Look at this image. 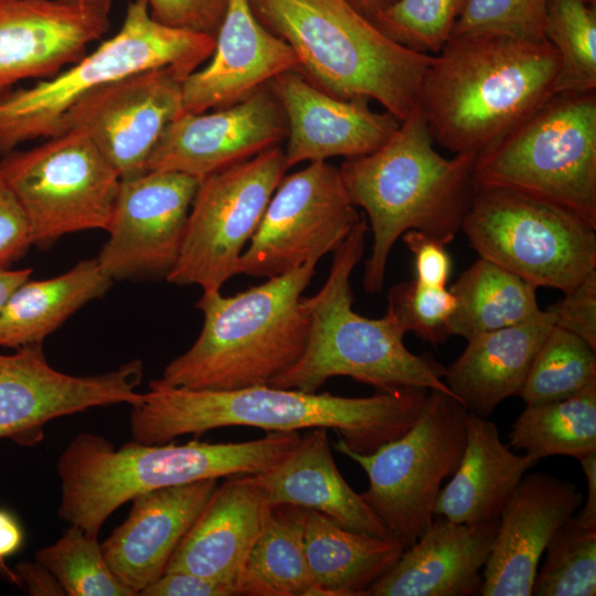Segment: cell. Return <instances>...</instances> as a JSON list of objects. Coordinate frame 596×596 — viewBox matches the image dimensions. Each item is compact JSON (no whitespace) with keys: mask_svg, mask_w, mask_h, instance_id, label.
<instances>
[{"mask_svg":"<svg viewBox=\"0 0 596 596\" xmlns=\"http://www.w3.org/2000/svg\"><path fill=\"white\" fill-rule=\"evenodd\" d=\"M427 390L404 387L368 397L308 393L272 385L213 391L163 386L152 380L131 406L132 440L164 444L228 426L268 432L333 429L347 446L368 454L405 432L418 418Z\"/></svg>","mask_w":596,"mask_h":596,"instance_id":"cell-1","label":"cell"},{"mask_svg":"<svg viewBox=\"0 0 596 596\" xmlns=\"http://www.w3.org/2000/svg\"><path fill=\"white\" fill-rule=\"evenodd\" d=\"M558 67L547 41L451 36L433 56L417 106L434 142L478 156L555 94Z\"/></svg>","mask_w":596,"mask_h":596,"instance_id":"cell-2","label":"cell"},{"mask_svg":"<svg viewBox=\"0 0 596 596\" xmlns=\"http://www.w3.org/2000/svg\"><path fill=\"white\" fill-rule=\"evenodd\" d=\"M301 440L299 432H268L240 443L141 444L116 448L96 433H78L56 461L61 481L57 515L98 535L106 520L135 497L173 486L257 475L283 460Z\"/></svg>","mask_w":596,"mask_h":596,"instance_id":"cell-3","label":"cell"},{"mask_svg":"<svg viewBox=\"0 0 596 596\" xmlns=\"http://www.w3.org/2000/svg\"><path fill=\"white\" fill-rule=\"evenodd\" d=\"M433 143L416 106L380 148L345 159L338 168L373 234L363 276L366 292L382 290L391 249L405 232L417 230L447 245L461 230L473 192L476 156L446 158Z\"/></svg>","mask_w":596,"mask_h":596,"instance_id":"cell-4","label":"cell"},{"mask_svg":"<svg viewBox=\"0 0 596 596\" xmlns=\"http://www.w3.org/2000/svg\"><path fill=\"white\" fill-rule=\"evenodd\" d=\"M317 264L309 262L234 296L203 291L195 305L204 317L198 339L155 381L213 391L269 385L306 348L310 318L301 295Z\"/></svg>","mask_w":596,"mask_h":596,"instance_id":"cell-5","label":"cell"},{"mask_svg":"<svg viewBox=\"0 0 596 596\" xmlns=\"http://www.w3.org/2000/svg\"><path fill=\"white\" fill-rule=\"evenodd\" d=\"M248 1L318 88L343 99H374L400 121L416 108L433 55L395 42L348 0Z\"/></svg>","mask_w":596,"mask_h":596,"instance_id":"cell-6","label":"cell"},{"mask_svg":"<svg viewBox=\"0 0 596 596\" xmlns=\"http://www.w3.org/2000/svg\"><path fill=\"white\" fill-rule=\"evenodd\" d=\"M368 231L362 214L332 252L322 287L313 296L302 297L310 318L306 348L269 385L313 393L330 377L349 376L381 392L418 387L455 398L444 381L446 368L405 347L406 331L394 315L386 310L382 318L370 319L352 309L350 278L363 255Z\"/></svg>","mask_w":596,"mask_h":596,"instance_id":"cell-7","label":"cell"},{"mask_svg":"<svg viewBox=\"0 0 596 596\" xmlns=\"http://www.w3.org/2000/svg\"><path fill=\"white\" fill-rule=\"evenodd\" d=\"M215 38L156 21L147 0L128 2L119 30L55 75L0 99V157L63 132L67 110L92 91L131 74L171 66L185 77L212 55Z\"/></svg>","mask_w":596,"mask_h":596,"instance_id":"cell-8","label":"cell"},{"mask_svg":"<svg viewBox=\"0 0 596 596\" xmlns=\"http://www.w3.org/2000/svg\"><path fill=\"white\" fill-rule=\"evenodd\" d=\"M472 179L565 207L596 228V91L553 94L476 156Z\"/></svg>","mask_w":596,"mask_h":596,"instance_id":"cell-9","label":"cell"},{"mask_svg":"<svg viewBox=\"0 0 596 596\" xmlns=\"http://www.w3.org/2000/svg\"><path fill=\"white\" fill-rule=\"evenodd\" d=\"M461 231L479 257L539 287L570 290L596 269V228L519 191L473 184Z\"/></svg>","mask_w":596,"mask_h":596,"instance_id":"cell-10","label":"cell"},{"mask_svg":"<svg viewBox=\"0 0 596 596\" xmlns=\"http://www.w3.org/2000/svg\"><path fill=\"white\" fill-rule=\"evenodd\" d=\"M468 413L456 398L432 390L416 422L400 437L368 454L350 449L340 437L333 444L365 471L369 487L362 499L405 549L434 521L441 483L464 453Z\"/></svg>","mask_w":596,"mask_h":596,"instance_id":"cell-11","label":"cell"},{"mask_svg":"<svg viewBox=\"0 0 596 596\" xmlns=\"http://www.w3.org/2000/svg\"><path fill=\"white\" fill-rule=\"evenodd\" d=\"M0 175L18 200L38 247L65 234L106 230L120 184L117 170L75 129L0 157Z\"/></svg>","mask_w":596,"mask_h":596,"instance_id":"cell-12","label":"cell"},{"mask_svg":"<svg viewBox=\"0 0 596 596\" xmlns=\"http://www.w3.org/2000/svg\"><path fill=\"white\" fill-rule=\"evenodd\" d=\"M287 170L284 149L275 146L200 180L178 260L166 279L215 291L237 275L240 258Z\"/></svg>","mask_w":596,"mask_h":596,"instance_id":"cell-13","label":"cell"},{"mask_svg":"<svg viewBox=\"0 0 596 596\" xmlns=\"http://www.w3.org/2000/svg\"><path fill=\"white\" fill-rule=\"evenodd\" d=\"M327 161L284 175L237 265V275L272 278L332 253L361 219Z\"/></svg>","mask_w":596,"mask_h":596,"instance_id":"cell-14","label":"cell"},{"mask_svg":"<svg viewBox=\"0 0 596 596\" xmlns=\"http://www.w3.org/2000/svg\"><path fill=\"white\" fill-rule=\"evenodd\" d=\"M200 180L187 173L148 170L120 179L96 258L111 280L166 277L174 267Z\"/></svg>","mask_w":596,"mask_h":596,"instance_id":"cell-15","label":"cell"},{"mask_svg":"<svg viewBox=\"0 0 596 596\" xmlns=\"http://www.w3.org/2000/svg\"><path fill=\"white\" fill-rule=\"evenodd\" d=\"M184 79L175 68L163 66L100 86L67 110L63 132H83L120 179L141 174L167 126L184 113Z\"/></svg>","mask_w":596,"mask_h":596,"instance_id":"cell-16","label":"cell"},{"mask_svg":"<svg viewBox=\"0 0 596 596\" xmlns=\"http://www.w3.org/2000/svg\"><path fill=\"white\" fill-rule=\"evenodd\" d=\"M141 379L139 360L102 374L76 376L52 368L42 344L0 353V439L32 446L41 441L43 427L52 419L93 407L136 405L142 397L136 390Z\"/></svg>","mask_w":596,"mask_h":596,"instance_id":"cell-17","label":"cell"},{"mask_svg":"<svg viewBox=\"0 0 596 596\" xmlns=\"http://www.w3.org/2000/svg\"><path fill=\"white\" fill-rule=\"evenodd\" d=\"M286 136L284 113L266 84L232 106L209 113H183L162 132L147 168L202 180L279 146Z\"/></svg>","mask_w":596,"mask_h":596,"instance_id":"cell-18","label":"cell"},{"mask_svg":"<svg viewBox=\"0 0 596 596\" xmlns=\"http://www.w3.org/2000/svg\"><path fill=\"white\" fill-rule=\"evenodd\" d=\"M109 14L81 0H0V99L77 62L107 32Z\"/></svg>","mask_w":596,"mask_h":596,"instance_id":"cell-19","label":"cell"},{"mask_svg":"<svg viewBox=\"0 0 596 596\" xmlns=\"http://www.w3.org/2000/svg\"><path fill=\"white\" fill-rule=\"evenodd\" d=\"M285 116L288 169L308 161H327L368 155L397 129L389 111H374L369 99H343L310 83L298 71H288L269 83Z\"/></svg>","mask_w":596,"mask_h":596,"instance_id":"cell-20","label":"cell"},{"mask_svg":"<svg viewBox=\"0 0 596 596\" xmlns=\"http://www.w3.org/2000/svg\"><path fill=\"white\" fill-rule=\"evenodd\" d=\"M582 501L576 485L568 480L545 472L525 473L500 511L480 595L532 596L543 552Z\"/></svg>","mask_w":596,"mask_h":596,"instance_id":"cell-21","label":"cell"},{"mask_svg":"<svg viewBox=\"0 0 596 596\" xmlns=\"http://www.w3.org/2000/svg\"><path fill=\"white\" fill-rule=\"evenodd\" d=\"M207 61L183 81L184 113L232 106L276 76L298 71L290 45L258 21L248 0H228Z\"/></svg>","mask_w":596,"mask_h":596,"instance_id":"cell-22","label":"cell"},{"mask_svg":"<svg viewBox=\"0 0 596 596\" xmlns=\"http://www.w3.org/2000/svg\"><path fill=\"white\" fill-rule=\"evenodd\" d=\"M217 486V479H205L145 492L131 500L129 514L100 546L114 575L135 596L164 573Z\"/></svg>","mask_w":596,"mask_h":596,"instance_id":"cell-23","label":"cell"},{"mask_svg":"<svg viewBox=\"0 0 596 596\" xmlns=\"http://www.w3.org/2000/svg\"><path fill=\"white\" fill-rule=\"evenodd\" d=\"M499 519L457 523L439 517L365 596H468L480 594L482 573Z\"/></svg>","mask_w":596,"mask_h":596,"instance_id":"cell-24","label":"cell"},{"mask_svg":"<svg viewBox=\"0 0 596 596\" xmlns=\"http://www.w3.org/2000/svg\"><path fill=\"white\" fill-rule=\"evenodd\" d=\"M268 505L254 475L227 477L174 550L164 572H189L236 589Z\"/></svg>","mask_w":596,"mask_h":596,"instance_id":"cell-25","label":"cell"},{"mask_svg":"<svg viewBox=\"0 0 596 596\" xmlns=\"http://www.w3.org/2000/svg\"><path fill=\"white\" fill-rule=\"evenodd\" d=\"M254 476L269 505L292 504L315 510L350 530L392 538L340 473L326 428H312L283 460Z\"/></svg>","mask_w":596,"mask_h":596,"instance_id":"cell-26","label":"cell"},{"mask_svg":"<svg viewBox=\"0 0 596 596\" xmlns=\"http://www.w3.org/2000/svg\"><path fill=\"white\" fill-rule=\"evenodd\" d=\"M555 326L547 308L526 322L477 334L446 369L445 384L468 412L488 417L504 400L519 395L532 361Z\"/></svg>","mask_w":596,"mask_h":596,"instance_id":"cell-27","label":"cell"},{"mask_svg":"<svg viewBox=\"0 0 596 596\" xmlns=\"http://www.w3.org/2000/svg\"><path fill=\"white\" fill-rule=\"evenodd\" d=\"M538 461L513 453L494 423L469 412L464 453L439 492L435 515L468 524L498 520L511 492Z\"/></svg>","mask_w":596,"mask_h":596,"instance_id":"cell-28","label":"cell"},{"mask_svg":"<svg viewBox=\"0 0 596 596\" xmlns=\"http://www.w3.org/2000/svg\"><path fill=\"white\" fill-rule=\"evenodd\" d=\"M304 546L313 596H365L405 550L394 538L350 530L309 509L305 512Z\"/></svg>","mask_w":596,"mask_h":596,"instance_id":"cell-29","label":"cell"},{"mask_svg":"<svg viewBox=\"0 0 596 596\" xmlns=\"http://www.w3.org/2000/svg\"><path fill=\"white\" fill-rule=\"evenodd\" d=\"M113 280L96 258L44 280H26L0 312V348L42 344L67 318L87 302L102 298Z\"/></svg>","mask_w":596,"mask_h":596,"instance_id":"cell-30","label":"cell"},{"mask_svg":"<svg viewBox=\"0 0 596 596\" xmlns=\"http://www.w3.org/2000/svg\"><path fill=\"white\" fill-rule=\"evenodd\" d=\"M305 512L292 504L268 505L236 582L237 595H315L304 546Z\"/></svg>","mask_w":596,"mask_h":596,"instance_id":"cell-31","label":"cell"},{"mask_svg":"<svg viewBox=\"0 0 596 596\" xmlns=\"http://www.w3.org/2000/svg\"><path fill=\"white\" fill-rule=\"evenodd\" d=\"M449 289L456 299L451 336L466 340L526 322L543 311L534 285L481 257Z\"/></svg>","mask_w":596,"mask_h":596,"instance_id":"cell-32","label":"cell"},{"mask_svg":"<svg viewBox=\"0 0 596 596\" xmlns=\"http://www.w3.org/2000/svg\"><path fill=\"white\" fill-rule=\"evenodd\" d=\"M510 446L536 460L596 451V385L560 401L530 404L509 434Z\"/></svg>","mask_w":596,"mask_h":596,"instance_id":"cell-33","label":"cell"},{"mask_svg":"<svg viewBox=\"0 0 596 596\" xmlns=\"http://www.w3.org/2000/svg\"><path fill=\"white\" fill-rule=\"evenodd\" d=\"M596 385V350L554 326L540 345L519 396L541 404L572 397Z\"/></svg>","mask_w":596,"mask_h":596,"instance_id":"cell-34","label":"cell"},{"mask_svg":"<svg viewBox=\"0 0 596 596\" xmlns=\"http://www.w3.org/2000/svg\"><path fill=\"white\" fill-rule=\"evenodd\" d=\"M544 38L560 61L555 93L596 91V11L592 0H546Z\"/></svg>","mask_w":596,"mask_h":596,"instance_id":"cell-35","label":"cell"},{"mask_svg":"<svg viewBox=\"0 0 596 596\" xmlns=\"http://www.w3.org/2000/svg\"><path fill=\"white\" fill-rule=\"evenodd\" d=\"M35 561L57 579L67 596H135L111 572L98 535L76 525L54 543L42 547Z\"/></svg>","mask_w":596,"mask_h":596,"instance_id":"cell-36","label":"cell"},{"mask_svg":"<svg viewBox=\"0 0 596 596\" xmlns=\"http://www.w3.org/2000/svg\"><path fill=\"white\" fill-rule=\"evenodd\" d=\"M532 595L594 596L596 594V526L576 514L551 538Z\"/></svg>","mask_w":596,"mask_h":596,"instance_id":"cell-37","label":"cell"},{"mask_svg":"<svg viewBox=\"0 0 596 596\" xmlns=\"http://www.w3.org/2000/svg\"><path fill=\"white\" fill-rule=\"evenodd\" d=\"M466 0H394L372 21L395 42L419 53H439Z\"/></svg>","mask_w":596,"mask_h":596,"instance_id":"cell-38","label":"cell"},{"mask_svg":"<svg viewBox=\"0 0 596 596\" xmlns=\"http://www.w3.org/2000/svg\"><path fill=\"white\" fill-rule=\"evenodd\" d=\"M546 0H466L453 30L457 35H502L546 41Z\"/></svg>","mask_w":596,"mask_h":596,"instance_id":"cell-39","label":"cell"},{"mask_svg":"<svg viewBox=\"0 0 596 596\" xmlns=\"http://www.w3.org/2000/svg\"><path fill=\"white\" fill-rule=\"evenodd\" d=\"M456 299L446 287H430L415 278L394 285L387 292V308L406 332L441 344L451 337L450 319Z\"/></svg>","mask_w":596,"mask_h":596,"instance_id":"cell-40","label":"cell"},{"mask_svg":"<svg viewBox=\"0 0 596 596\" xmlns=\"http://www.w3.org/2000/svg\"><path fill=\"white\" fill-rule=\"evenodd\" d=\"M151 17L161 24L216 36L228 0H147Z\"/></svg>","mask_w":596,"mask_h":596,"instance_id":"cell-41","label":"cell"},{"mask_svg":"<svg viewBox=\"0 0 596 596\" xmlns=\"http://www.w3.org/2000/svg\"><path fill=\"white\" fill-rule=\"evenodd\" d=\"M549 307L555 326L574 333L596 350V269Z\"/></svg>","mask_w":596,"mask_h":596,"instance_id":"cell-42","label":"cell"},{"mask_svg":"<svg viewBox=\"0 0 596 596\" xmlns=\"http://www.w3.org/2000/svg\"><path fill=\"white\" fill-rule=\"evenodd\" d=\"M401 237L414 256L415 279L430 287H446L451 272L446 244L417 230H409Z\"/></svg>","mask_w":596,"mask_h":596,"instance_id":"cell-43","label":"cell"},{"mask_svg":"<svg viewBox=\"0 0 596 596\" xmlns=\"http://www.w3.org/2000/svg\"><path fill=\"white\" fill-rule=\"evenodd\" d=\"M31 245L24 213L0 175V267H8L21 258Z\"/></svg>","mask_w":596,"mask_h":596,"instance_id":"cell-44","label":"cell"},{"mask_svg":"<svg viewBox=\"0 0 596 596\" xmlns=\"http://www.w3.org/2000/svg\"><path fill=\"white\" fill-rule=\"evenodd\" d=\"M237 596L233 585L189 572H164L139 596Z\"/></svg>","mask_w":596,"mask_h":596,"instance_id":"cell-45","label":"cell"},{"mask_svg":"<svg viewBox=\"0 0 596 596\" xmlns=\"http://www.w3.org/2000/svg\"><path fill=\"white\" fill-rule=\"evenodd\" d=\"M14 572L20 586L34 596H64L65 593L54 575L38 561L19 563Z\"/></svg>","mask_w":596,"mask_h":596,"instance_id":"cell-46","label":"cell"},{"mask_svg":"<svg viewBox=\"0 0 596 596\" xmlns=\"http://www.w3.org/2000/svg\"><path fill=\"white\" fill-rule=\"evenodd\" d=\"M23 540V529L18 519L8 510L0 509V561L17 553Z\"/></svg>","mask_w":596,"mask_h":596,"instance_id":"cell-47","label":"cell"},{"mask_svg":"<svg viewBox=\"0 0 596 596\" xmlns=\"http://www.w3.org/2000/svg\"><path fill=\"white\" fill-rule=\"evenodd\" d=\"M587 480L586 502L576 517L585 524L596 526V451L578 459Z\"/></svg>","mask_w":596,"mask_h":596,"instance_id":"cell-48","label":"cell"},{"mask_svg":"<svg viewBox=\"0 0 596 596\" xmlns=\"http://www.w3.org/2000/svg\"><path fill=\"white\" fill-rule=\"evenodd\" d=\"M31 274L32 268L11 270L7 267H0V312L12 292L26 281Z\"/></svg>","mask_w":596,"mask_h":596,"instance_id":"cell-49","label":"cell"},{"mask_svg":"<svg viewBox=\"0 0 596 596\" xmlns=\"http://www.w3.org/2000/svg\"><path fill=\"white\" fill-rule=\"evenodd\" d=\"M356 10L372 20V18L392 3L394 0H348Z\"/></svg>","mask_w":596,"mask_h":596,"instance_id":"cell-50","label":"cell"},{"mask_svg":"<svg viewBox=\"0 0 596 596\" xmlns=\"http://www.w3.org/2000/svg\"><path fill=\"white\" fill-rule=\"evenodd\" d=\"M0 578L20 586V582L14 570H11L7 565L6 561H0Z\"/></svg>","mask_w":596,"mask_h":596,"instance_id":"cell-51","label":"cell"},{"mask_svg":"<svg viewBox=\"0 0 596 596\" xmlns=\"http://www.w3.org/2000/svg\"><path fill=\"white\" fill-rule=\"evenodd\" d=\"M111 9L113 0H81Z\"/></svg>","mask_w":596,"mask_h":596,"instance_id":"cell-52","label":"cell"}]
</instances>
